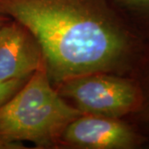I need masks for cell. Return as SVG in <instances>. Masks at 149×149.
I'll return each mask as SVG.
<instances>
[{"instance_id": "obj_1", "label": "cell", "mask_w": 149, "mask_h": 149, "mask_svg": "<svg viewBox=\"0 0 149 149\" xmlns=\"http://www.w3.org/2000/svg\"><path fill=\"white\" fill-rule=\"evenodd\" d=\"M0 13L36 37L53 85L98 72L133 77L146 43L113 0H0Z\"/></svg>"}, {"instance_id": "obj_2", "label": "cell", "mask_w": 149, "mask_h": 149, "mask_svg": "<svg viewBox=\"0 0 149 149\" xmlns=\"http://www.w3.org/2000/svg\"><path fill=\"white\" fill-rule=\"evenodd\" d=\"M83 113L58 94L52 84L45 59L21 88L0 106V139L24 148H57L61 134Z\"/></svg>"}, {"instance_id": "obj_3", "label": "cell", "mask_w": 149, "mask_h": 149, "mask_svg": "<svg viewBox=\"0 0 149 149\" xmlns=\"http://www.w3.org/2000/svg\"><path fill=\"white\" fill-rule=\"evenodd\" d=\"M54 87L83 114L125 118L139 111L143 101L135 78L106 72L70 78Z\"/></svg>"}, {"instance_id": "obj_4", "label": "cell", "mask_w": 149, "mask_h": 149, "mask_svg": "<svg viewBox=\"0 0 149 149\" xmlns=\"http://www.w3.org/2000/svg\"><path fill=\"white\" fill-rule=\"evenodd\" d=\"M59 148L140 149L149 148V139L125 118L82 114L65 128Z\"/></svg>"}, {"instance_id": "obj_5", "label": "cell", "mask_w": 149, "mask_h": 149, "mask_svg": "<svg viewBox=\"0 0 149 149\" xmlns=\"http://www.w3.org/2000/svg\"><path fill=\"white\" fill-rule=\"evenodd\" d=\"M45 59L36 37L9 18L0 27V81L27 79Z\"/></svg>"}, {"instance_id": "obj_6", "label": "cell", "mask_w": 149, "mask_h": 149, "mask_svg": "<svg viewBox=\"0 0 149 149\" xmlns=\"http://www.w3.org/2000/svg\"><path fill=\"white\" fill-rule=\"evenodd\" d=\"M142 91L143 101L139 111L125 118L149 139V41L146 42L143 52L133 75Z\"/></svg>"}, {"instance_id": "obj_7", "label": "cell", "mask_w": 149, "mask_h": 149, "mask_svg": "<svg viewBox=\"0 0 149 149\" xmlns=\"http://www.w3.org/2000/svg\"><path fill=\"white\" fill-rule=\"evenodd\" d=\"M113 4L128 25L149 41V0H113Z\"/></svg>"}, {"instance_id": "obj_8", "label": "cell", "mask_w": 149, "mask_h": 149, "mask_svg": "<svg viewBox=\"0 0 149 149\" xmlns=\"http://www.w3.org/2000/svg\"><path fill=\"white\" fill-rule=\"evenodd\" d=\"M27 79L0 81V106L8 101L21 88Z\"/></svg>"}, {"instance_id": "obj_9", "label": "cell", "mask_w": 149, "mask_h": 149, "mask_svg": "<svg viewBox=\"0 0 149 149\" xmlns=\"http://www.w3.org/2000/svg\"><path fill=\"white\" fill-rule=\"evenodd\" d=\"M0 149H17L13 145L4 142L3 140L0 139Z\"/></svg>"}, {"instance_id": "obj_10", "label": "cell", "mask_w": 149, "mask_h": 149, "mask_svg": "<svg viewBox=\"0 0 149 149\" xmlns=\"http://www.w3.org/2000/svg\"><path fill=\"white\" fill-rule=\"evenodd\" d=\"M9 18H10V17L5 16V15L2 14V13H0V27H1V26H2V25H3L6 21H8Z\"/></svg>"}]
</instances>
